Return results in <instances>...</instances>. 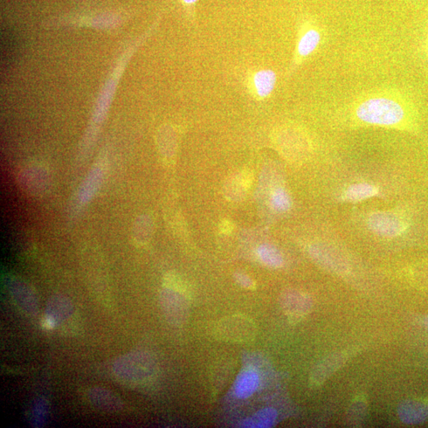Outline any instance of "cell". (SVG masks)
I'll return each instance as SVG.
<instances>
[{
  "label": "cell",
  "instance_id": "6da1fadb",
  "mask_svg": "<svg viewBox=\"0 0 428 428\" xmlns=\"http://www.w3.org/2000/svg\"><path fill=\"white\" fill-rule=\"evenodd\" d=\"M356 115L373 125L395 126L405 119V109L396 100L375 97L363 102L356 109Z\"/></svg>",
  "mask_w": 428,
  "mask_h": 428
},
{
  "label": "cell",
  "instance_id": "7a4b0ae2",
  "mask_svg": "<svg viewBox=\"0 0 428 428\" xmlns=\"http://www.w3.org/2000/svg\"><path fill=\"white\" fill-rule=\"evenodd\" d=\"M156 363L153 358L144 352H131L114 362L115 376L123 382L136 383L144 381L154 374Z\"/></svg>",
  "mask_w": 428,
  "mask_h": 428
},
{
  "label": "cell",
  "instance_id": "3957f363",
  "mask_svg": "<svg viewBox=\"0 0 428 428\" xmlns=\"http://www.w3.org/2000/svg\"><path fill=\"white\" fill-rule=\"evenodd\" d=\"M216 335L220 340L244 343L251 341L257 336V327L248 317L232 315L220 320L216 326Z\"/></svg>",
  "mask_w": 428,
  "mask_h": 428
},
{
  "label": "cell",
  "instance_id": "277c9868",
  "mask_svg": "<svg viewBox=\"0 0 428 428\" xmlns=\"http://www.w3.org/2000/svg\"><path fill=\"white\" fill-rule=\"evenodd\" d=\"M160 301L166 319L179 326L188 316V299L183 289L168 287L161 293Z\"/></svg>",
  "mask_w": 428,
  "mask_h": 428
},
{
  "label": "cell",
  "instance_id": "5b68a950",
  "mask_svg": "<svg viewBox=\"0 0 428 428\" xmlns=\"http://www.w3.org/2000/svg\"><path fill=\"white\" fill-rule=\"evenodd\" d=\"M280 306L285 314L292 319H301L307 315L313 307L310 296L295 289L283 291L279 298Z\"/></svg>",
  "mask_w": 428,
  "mask_h": 428
},
{
  "label": "cell",
  "instance_id": "8992f818",
  "mask_svg": "<svg viewBox=\"0 0 428 428\" xmlns=\"http://www.w3.org/2000/svg\"><path fill=\"white\" fill-rule=\"evenodd\" d=\"M74 312L73 302L64 295H54L48 301L45 326L53 328L70 319Z\"/></svg>",
  "mask_w": 428,
  "mask_h": 428
},
{
  "label": "cell",
  "instance_id": "52a82bcc",
  "mask_svg": "<svg viewBox=\"0 0 428 428\" xmlns=\"http://www.w3.org/2000/svg\"><path fill=\"white\" fill-rule=\"evenodd\" d=\"M368 225L373 232L385 237H395L403 230V225L399 218L387 212L373 213Z\"/></svg>",
  "mask_w": 428,
  "mask_h": 428
},
{
  "label": "cell",
  "instance_id": "ba28073f",
  "mask_svg": "<svg viewBox=\"0 0 428 428\" xmlns=\"http://www.w3.org/2000/svg\"><path fill=\"white\" fill-rule=\"evenodd\" d=\"M11 294L21 309L30 315L38 313V303L36 294L30 286L23 281L14 279L9 282Z\"/></svg>",
  "mask_w": 428,
  "mask_h": 428
},
{
  "label": "cell",
  "instance_id": "9c48e42d",
  "mask_svg": "<svg viewBox=\"0 0 428 428\" xmlns=\"http://www.w3.org/2000/svg\"><path fill=\"white\" fill-rule=\"evenodd\" d=\"M105 174V165L100 163L95 164L80 186L77 198L78 207L81 208L91 201L98 191Z\"/></svg>",
  "mask_w": 428,
  "mask_h": 428
},
{
  "label": "cell",
  "instance_id": "30bf717a",
  "mask_svg": "<svg viewBox=\"0 0 428 428\" xmlns=\"http://www.w3.org/2000/svg\"><path fill=\"white\" fill-rule=\"evenodd\" d=\"M252 181V173L248 170H244L240 173L231 176L225 184V197L232 202L241 201L251 188Z\"/></svg>",
  "mask_w": 428,
  "mask_h": 428
},
{
  "label": "cell",
  "instance_id": "8fae6325",
  "mask_svg": "<svg viewBox=\"0 0 428 428\" xmlns=\"http://www.w3.org/2000/svg\"><path fill=\"white\" fill-rule=\"evenodd\" d=\"M309 255L317 264L328 270L341 273L347 270V265L343 260L329 247L320 245L309 247Z\"/></svg>",
  "mask_w": 428,
  "mask_h": 428
},
{
  "label": "cell",
  "instance_id": "7c38bea8",
  "mask_svg": "<svg viewBox=\"0 0 428 428\" xmlns=\"http://www.w3.org/2000/svg\"><path fill=\"white\" fill-rule=\"evenodd\" d=\"M49 174L45 168H25L20 176V182L23 188L31 194L41 193L47 188Z\"/></svg>",
  "mask_w": 428,
  "mask_h": 428
},
{
  "label": "cell",
  "instance_id": "4fadbf2b",
  "mask_svg": "<svg viewBox=\"0 0 428 428\" xmlns=\"http://www.w3.org/2000/svg\"><path fill=\"white\" fill-rule=\"evenodd\" d=\"M90 402L101 410L115 412L123 409L121 399L113 392L102 388H93L88 393Z\"/></svg>",
  "mask_w": 428,
  "mask_h": 428
},
{
  "label": "cell",
  "instance_id": "5bb4252c",
  "mask_svg": "<svg viewBox=\"0 0 428 428\" xmlns=\"http://www.w3.org/2000/svg\"><path fill=\"white\" fill-rule=\"evenodd\" d=\"M398 415L405 424H419L428 419V406L414 400H406L400 405Z\"/></svg>",
  "mask_w": 428,
  "mask_h": 428
},
{
  "label": "cell",
  "instance_id": "9a60e30c",
  "mask_svg": "<svg viewBox=\"0 0 428 428\" xmlns=\"http://www.w3.org/2000/svg\"><path fill=\"white\" fill-rule=\"evenodd\" d=\"M344 361L345 358L342 353H335L326 357L322 362L317 364L313 370L312 382L315 385H320L326 382V379L341 367Z\"/></svg>",
  "mask_w": 428,
  "mask_h": 428
},
{
  "label": "cell",
  "instance_id": "2e32d148",
  "mask_svg": "<svg viewBox=\"0 0 428 428\" xmlns=\"http://www.w3.org/2000/svg\"><path fill=\"white\" fill-rule=\"evenodd\" d=\"M260 378L257 371L246 370L238 376L235 383V395L240 399L250 397L258 390Z\"/></svg>",
  "mask_w": 428,
  "mask_h": 428
},
{
  "label": "cell",
  "instance_id": "e0dca14e",
  "mask_svg": "<svg viewBox=\"0 0 428 428\" xmlns=\"http://www.w3.org/2000/svg\"><path fill=\"white\" fill-rule=\"evenodd\" d=\"M277 419V412L274 409L262 410L243 421L242 427L252 428H267L272 427Z\"/></svg>",
  "mask_w": 428,
  "mask_h": 428
},
{
  "label": "cell",
  "instance_id": "ac0fdd59",
  "mask_svg": "<svg viewBox=\"0 0 428 428\" xmlns=\"http://www.w3.org/2000/svg\"><path fill=\"white\" fill-rule=\"evenodd\" d=\"M154 231L153 219L149 215L137 218L133 229V237L137 245H143L149 242Z\"/></svg>",
  "mask_w": 428,
  "mask_h": 428
},
{
  "label": "cell",
  "instance_id": "d6986e66",
  "mask_svg": "<svg viewBox=\"0 0 428 428\" xmlns=\"http://www.w3.org/2000/svg\"><path fill=\"white\" fill-rule=\"evenodd\" d=\"M257 257L262 264L271 268H279L283 264V257L277 247L269 244L261 245L257 250Z\"/></svg>",
  "mask_w": 428,
  "mask_h": 428
},
{
  "label": "cell",
  "instance_id": "ffe728a7",
  "mask_svg": "<svg viewBox=\"0 0 428 428\" xmlns=\"http://www.w3.org/2000/svg\"><path fill=\"white\" fill-rule=\"evenodd\" d=\"M254 84L260 97L270 95L276 84V75L272 70H262L255 74Z\"/></svg>",
  "mask_w": 428,
  "mask_h": 428
},
{
  "label": "cell",
  "instance_id": "44dd1931",
  "mask_svg": "<svg viewBox=\"0 0 428 428\" xmlns=\"http://www.w3.org/2000/svg\"><path fill=\"white\" fill-rule=\"evenodd\" d=\"M378 191L374 186L369 183H356L349 186L345 197L349 201H362V200L371 198L378 195Z\"/></svg>",
  "mask_w": 428,
  "mask_h": 428
},
{
  "label": "cell",
  "instance_id": "7402d4cb",
  "mask_svg": "<svg viewBox=\"0 0 428 428\" xmlns=\"http://www.w3.org/2000/svg\"><path fill=\"white\" fill-rule=\"evenodd\" d=\"M321 36L319 31L310 30L303 36L299 44V53L302 57L309 56L319 45Z\"/></svg>",
  "mask_w": 428,
  "mask_h": 428
},
{
  "label": "cell",
  "instance_id": "603a6c76",
  "mask_svg": "<svg viewBox=\"0 0 428 428\" xmlns=\"http://www.w3.org/2000/svg\"><path fill=\"white\" fill-rule=\"evenodd\" d=\"M291 198L282 188H275L271 196V205L275 211L284 213L291 208Z\"/></svg>",
  "mask_w": 428,
  "mask_h": 428
},
{
  "label": "cell",
  "instance_id": "cb8c5ba5",
  "mask_svg": "<svg viewBox=\"0 0 428 428\" xmlns=\"http://www.w3.org/2000/svg\"><path fill=\"white\" fill-rule=\"evenodd\" d=\"M48 418V403L47 400L43 397H40L34 402L31 424L34 427H41L45 425Z\"/></svg>",
  "mask_w": 428,
  "mask_h": 428
},
{
  "label": "cell",
  "instance_id": "d4e9b609",
  "mask_svg": "<svg viewBox=\"0 0 428 428\" xmlns=\"http://www.w3.org/2000/svg\"><path fill=\"white\" fill-rule=\"evenodd\" d=\"M365 412V405L358 402L351 405L349 411V419L353 424H360Z\"/></svg>",
  "mask_w": 428,
  "mask_h": 428
},
{
  "label": "cell",
  "instance_id": "484cf974",
  "mask_svg": "<svg viewBox=\"0 0 428 428\" xmlns=\"http://www.w3.org/2000/svg\"><path fill=\"white\" fill-rule=\"evenodd\" d=\"M235 281L237 284L247 289H254L257 287L255 281L247 274L242 272H237L233 275Z\"/></svg>",
  "mask_w": 428,
  "mask_h": 428
},
{
  "label": "cell",
  "instance_id": "4316f807",
  "mask_svg": "<svg viewBox=\"0 0 428 428\" xmlns=\"http://www.w3.org/2000/svg\"><path fill=\"white\" fill-rule=\"evenodd\" d=\"M219 230L223 234H230L234 230V224L230 220H224L220 223Z\"/></svg>",
  "mask_w": 428,
  "mask_h": 428
},
{
  "label": "cell",
  "instance_id": "83f0119b",
  "mask_svg": "<svg viewBox=\"0 0 428 428\" xmlns=\"http://www.w3.org/2000/svg\"><path fill=\"white\" fill-rule=\"evenodd\" d=\"M184 3L188 4H195L198 1V0H183Z\"/></svg>",
  "mask_w": 428,
  "mask_h": 428
}]
</instances>
